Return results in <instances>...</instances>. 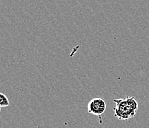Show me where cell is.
Segmentation results:
<instances>
[{
    "instance_id": "3957f363",
    "label": "cell",
    "mask_w": 149,
    "mask_h": 128,
    "mask_svg": "<svg viewBox=\"0 0 149 128\" xmlns=\"http://www.w3.org/2000/svg\"><path fill=\"white\" fill-rule=\"evenodd\" d=\"M9 105H10V102H9L8 97L4 93H0V107H8Z\"/></svg>"
},
{
    "instance_id": "6da1fadb",
    "label": "cell",
    "mask_w": 149,
    "mask_h": 128,
    "mask_svg": "<svg viewBox=\"0 0 149 128\" xmlns=\"http://www.w3.org/2000/svg\"><path fill=\"white\" fill-rule=\"evenodd\" d=\"M116 107L113 109L114 116L119 120L128 121L136 116L138 110V102L134 96H126L123 99H115Z\"/></svg>"
},
{
    "instance_id": "277c9868",
    "label": "cell",
    "mask_w": 149,
    "mask_h": 128,
    "mask_svg": "<svg viewBox=\"0 0 149 128\" xmlns=\"http://www.w3.org/2000/svg\"><path fill=\"white\" fill-rule=\"evenodd\" d=\"M0 113H1V107H0Z\"/></svg>"
},
{
    "instance_id": "7a4b0ae2",
    "label": "cell",
    "mask_w": 149,
    "mask_h": 128,
    "mask_svg": "<svg viewBox=\"0 0 149 128\" xmlns=\"http://www.w3.org/2000/svg\"><path fill=\"white\" fill-rule=\"evenodd\" d=\"M106 103L105 100L102 98H94L91 99L88 103V110L90 114L94 116H98L100 118L106 110Z\"/></svg>"
}]
</instances>
